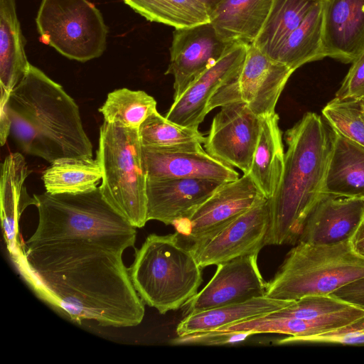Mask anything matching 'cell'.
<instances>
[{
    "label": "cell",
    "mask_w": 364,
    "mask_h": 364,
    "mask_svg": "<svg viewBox=\"0 0 364 364\" xmlns=\"http://www.w3.org/2000/svg\"><path fill=\"white\" fill-rule=\"evenodd\" d=\"M182 28L210 23V12L198 0H167Z\"/></svg>",
    "instance_id": "36"
},
{
    "label": "cell",
    "mask_w": 364,
    "mask_h": 364,
    "mask_svg": "<svg viewBox=\"0 0 364 364\" xmlns=\"http://www.w3.org/2000/svg\"><path fill=\"white\" fill-rule=\"evenodd\" d=\"M363 114H364V108H363Z\"/></svg>",
    "instance_id": "41"
},
{
    "label": "cell",
    "mask_w": 364,
    "mask_h": 364,
    "mask_svg": "<svg viewBox=\"0 0 364 364\" xmlns=\"http://www.w3.org/2000/svg\"><path fill=\"white\" fill-rule=\"evenodd\" d=\"M323 58V0H321L287 37L274 59L294 71L305 63Z\"/></svg>",
    "instance_id": "26"
},
{
    "label": "cell",
    "mask_w": 364,
    "mask_h": 364,
    "mask_svg": "<svg viewBox=\"0 0 364 364\" xmlns=\"http://www.w3.org/2000/svg\"><path fill=\"white\" fill-rule=\"evenodd\" d=\"M146 20L173 27L181 28L173 9L167 0H123Z\"/></svg>",
    "instance_id": "34"
},
{
    "label": "cell",
    "mask_w": 364,
    "mask_h": 364,
    "mask_svg": "<svg viewBox=\"0 0 364 364\" xmlns=\"http://www.w3.org/2000/svg\"><path fill=\"white\" fill-rule=\"evenodd\" d=\"M364 315V310L352 305L341 312L315 320L287 317H273L268 315L240 321L216 330L223 332H247L257 333H274L289 336L304 337L324 333Z\"/></svg>",
    "instance_id": "24"
},
{
    "label": "cell",
    "mask_w": 364,
    "mask_h": 364,
    "mask_svg": "<svg viewBox=\"0 0 364 364\" xmlns=\"http://www.w3.org/2000/svg\"><path fill=\"white\" fill-rule=\"evenodd\" d=\"M322 193L364 198V146L335 132Z\"/></svg>",
    "instance_id": "22"
},
{
    "label": "cell",
    "mask_w": 364,
    "mask_h": 364,
    "mask_svg": "<svg viewBox=\"0 0 364 364\" xmlns=\"http://www.w3.org/2000/svg\"><path fill=\"white\" fill-rule=\"evenodd\" d=\"M147 178H208L230 182L239 178L233 167L205 150H162L142 146Z\"/></svg>",
    "instance_id": "18"
},
{
    "label": "cell",
    "mask_w": 364,
    "mask_h": 364,
    "mask_svg": "<svg viewBox=\"0 0 364 364\" xmlns=\"http://www.w3.org/2000/svg\"><path fill=\"white\" fill-rule=\"evenodd\" d=\"M223 183L208 178H147V222L173 225L190 216Z\"/></svg>",
    "instance_id": "15"
},
{
    "label": "cell",
    "mask_w": 364,
    "mask_h": 364,
    "mask_svg": "<svg viewBox=\"0 0 364 364\" xmlns=\"http://www.w3.org/2000/svg\"><path fill=\"white\" fill-rule=\"evenodd\" d=\"M156 109L155 99L143 90L117 89L107 94L99 112L104 122L138 129Z\"/></svg>",
    "instance_id": "30"
},
{
    "label": "cell",
    "mask_w": 364,
    "mask_h": 364,
    "mask_svg": "<svg viewBox=\"0 0 364 364\" xmlns=\"http://www.w3.org/2000/svg\"><path fill=\"white\" fill-rule=\"evenodd\" d=\"M35 21L41 41L68 59L85 63L106 50L108 27L88 0H41Z\"/></svg>",
    "instance_id": "7"
},
{
    "label": "cell",
    "mask_w": 364,
    "mask_h": 364,
    "mask_svg": "<svg viewBox=\"0 0 364 364\" xmlns=\"http://www.w3.org/2000/svg\"><path fill=\"white\" fill-rule=\"evenodd\" d=\"M354 250L364 257V220L350 239Z\"/></svg>",
    "instance_id": "39"
},
{
    "label": "cell",
    "mask_w": 364,
    "mask_h": 364,
    "mask_svg": "<svg viewBox=\"0 0 364 364\" xmlns=\"http://www.w3.org/2000/svg\"><path fill=\"white\" fill-rule=\"evenodd\" d=\"M33 196L36 229L10 256L36 295L78 323L140 324L144 303L123 261L124 251L134 246L136 228L104 199L100 187Z\"/></svg>",
    "instance_id": "1"
},
{
    "label": "cell",
    "mask_w": 364,
    "mask_h": 364,
    "mask_svg": "<svg viewBox=\"0 0 364 364\" xmlns=\"http://www.w3.org/2000/svg\"><path fill=\"white\" fill-rule=\"evenodd\" d=\"M206 6L209 12L214 9L223 0H198Z\"/></svg>",
    "instance_id": "40"
},
{
    "label": "cell",
    "mask_w": 364,
    "mask_h": 364,
    "mask_svg": "<svg viewBox=\"0 0 364 364\" xmlns=\"http://www.w3.org/2000/svg\"><path fill=\"white\" fill-rule=\"evenodd\" d=\"M142 146L175 151L201 150L205 136L198 129L186 127L167 119L157 110L151 114L138 129Z\"/></svg>",
    "instance_id": "29"
},
{
    "label": "cell",
    "mask_w": 364,
    "mask_h": 364,
    "mask_svg": "<svg viewBox=\"0 0 364 364\" xmlns=\"http://www.w3.org/2000/svg\"><path fill=\"white\" fill-rule=\"evenodd\" d=\"M258 254L218 264L207 285L183 306L186 315L264 296L267 282L257 264Z\"/></svg>",
    "instance_id": "12"
},
{
    "label": "cell",
    "mask_w": 364,
    "mask_h": 364,
    "mask_svg": "<svg viewBox=\"0 0 364 364\" xmlns=\"http://www.w3.org/2000/svg\"><path fill=\"white\" fill-rule=\"evenodd\" d=\"M249 174L221 185L190 216L173 225L193 254L236 218L266 199Z\"/></svg>",
    "instance_id": "8"
},
{
    "label": "cell",
    "mask_w": 364,
    "mask_h": 364,
    "mask_svg": "<svg viewBox=\"0 0 364 364\" xmlns=\"http://www.w3.org/2000/svg\"><path fill=\"white\" fill-rule=\"evenodd\" d=\"M319 1L274 0L267 20L252 44L274 59L287 37Z\"/></svg>",
    "instance_id": "28"
},
{
    "label": "cell",
    "mask_w": 364,
    "mask_h": 364,
    "mask_svg": "<svg viewBox=\"0 0 364 364\" xmlns=\"http://www.w3.org/2000/svg\"><path fill=\"white\" fill-rule=\"evenodd\" d=\"M352 304L328 296H307L294 301L289 306L268 316L306 320L326 318L350 307Z\"/></svg>",
    "instance_id": "32"
},
{
    "label": "cell",
    "mask_w": 364,
    "mask_h": 364,
    "mask_svg": "<svg viewBox=\"0 0 364 364\" xmlns=\"http://www.w3.org/2000/svg\"><path fill=\"white\" fill-rule=\"evenodd\" d=\"M363 220L364 198L323 193L309 213L298 242L333 245L350 240Z\"/></svg>",
    "instance_id": "16"
},
{
    "label": "cell",
    "mask_w": 364,
    "mask_h": 364,
    "mask_svg": "<svg viewBox=\"0 0 364 364\" xmlns=\"http://www.w3.org/2000/svg\"><path fill=\"white\" fill-rule=\"evenodd\" d=\"M364 277V257L350 240L333 245L298 242L267 282L265 296L296 301L307 296H328Z\"/></svg>",
    "instance_id": "5"
},
{
    "label": "cell",
    "mask_w": 364,
    "mask_h": 364,
    "mask_svg": "<svg viewBox=\"0 0 364 364\" xmlns=\"http://www.w3.org/2000/svg\"><path fill=\"white\" fill-rule=\"evenodd\" d=\"M274 0H223L210 12V23L228 43L247 45L260 33Z\"/></svg>",
    "instance_id": "20"
},
{
    "label": "cell",
    "mask_w": 364,
    "mask_h": 364,
    "mask_svg": "<svg viewBox=\"0 0 364 364\" xmlns=\"http://www.w3.org/2000/svg\"><path fill=\"white\" fill-rule=\"evenodd\" d=\"M232 44L223 41L210 23L175 28L165 72V75L173 76V100L213 65Z\"/></svg>",
    "instance_id": "13"
},
{
    "label": "cell",
    "mask_w": 364,
    "mask_h": 364,
    "mask_svg": "<svg viewBox=\"0 0 364 364\" xmlns=\"http://www.w3.org/2000/svg\"><path fill=\"white\" fill-rule=\"evenodd\" d=\"M336 97L364 99V50L353 60Z\"/></svg>",
    "instance_id": "37"
},
{
    "label": "cell",
    "mask_w": 364,
    "mask_h": 364,
    "mask_svg": "<svg viewBox=\"0 0 364 364\" xmlns=\"http://www.w3.org/2000/svg\"><path fill=\"white\" fill-rule=\"evenodd\" d=\"M6 107L11 134L23 153L50 164L61 158L92 157L78 105L37 67L30 65Z\"/></svg>",
    "instance_id": "2"
},
{
    "label": "cell",
    "mask_w": 364,
    "mask_h": 364,
    "mask_svg": "<svg viewBox=\"0 0 364 364\" xmlns=\"http://www.w3.org/2000/svg\"><path fill=\"white\" fill-rule=\"evenodd\" d=\"M294 70L262 52L247 46L245 59L237 78L221 93L223 105L241 100L259 117L275 113L279 96Z\"/></svg>",
    "instance_id": "10"
},
{
    "label": "cell",
    "mask_w": 364,
    "mask_h": 364,
    "mask_svg": "<svg viewBox=\"0 0 364 364\" xmlns=\"http://www.w3.org/2000/svg\"><path fill=\"white\" fill-rule=\"evenodd\" d=\"M269 225L266 198L243 213L194 255L201 268L258 254L265 246Z\"/></svg>",
    "instance_id": "14"
},
{
    "label": "cell",
    "mask_w": 364,
    "mask_h": 364,
    "mask_svg": "<svg viewBox=\"0 0 364 364\" xmlns=\"http://www.w3.org/2000/svg\"><path fill=\"white\" fill-rule=\"evenodd\" d=\"M102 170L92 157L61 158L42 174L46 191L51 194L80 193L92 191L102 181Z\"/></svg>",
    "instance_id": "27"
},
{
    "label": "cell",
    "mask_w": 364,
    "mask_h": 364,
    "mask_svg": "<svg viewBox=\"0 0 364 364\" xmlns=\"http://www.w3.org/2000/svg\"><path fill=\"white\" fill-rule=\"evenodd\" d=\"M323 48L344 63L364 50V0H323Z\"/></svg>",
    "instance_id": "17"
},
{
    "label": "cell",
    "mask_w": 364,
    "mask_h": 364,
    "mask_svg": "<svg viewBox=\"0 0 364 364\" xmlns=\"http://www.w3.org/2000/svg\"><path fill=\"white\" fill-rule=\"evenodd\" d=\"M247 44L232 43L221 58L192 82L173 100L165 117L172 122L198 129L211 110V101L221 88L235 80L243 65Z\"/></svg>",
    "instance_id": "11"
},
{
    "label": "cell",
    "mask_w": 364,
    "mask_h": 364,
    "mask_svg": "<svg viewBox=\"0 0 364 364\" xmlns=\"http://www.w3.org/2000/svg\"><path fill=\"white\" fill-rule=\"evenodd\" d=\"M129 271L144 304L162 314L183 307L203 282L201 267L177 232L149 235L136 249Z\"/></svg>",
    "instance_id": "4"
},
{
    "label": "cell",
    "mask_w": 364,
    "mask_h": 364,
    "mask_svg": "<svg viewBox=\"0 0 364 364\" xmlns=\"http://www.w3.org/2000/svg\"><path fill=\"white\" fill-rule=\"evenodd\" d=\"M364 99L335 97L322 109L333 130L364 146Z\"/></svg>",
    "instance_id": "31"
},
{
    "label": "cell",
    "mask_w": 364,
    "mask_h": 364,
    "mask_svg": "<svg viewBox=\"0 0 364 364\" xmlns=\"http://www.w3.org/2000/svg\"><path fill=\"white\" fill-rule=\"evenodd\" d=\"M262 117L253 113L241 100L221 107L205 137V151L248 174L262 129Z\"/></svg>",
    "instance_id": "9"
},
{
    "label": "cell",
    "mask_w": 364,
    "mask_h": 364,
    "mask_svg": "<svg viewBox=\"0 0 364 364\" xmlns=\"http://www.w3.org/2000/svg\"><path fill=\"white\" fill-rule=\"evenodd\" d=\"M279 343L364 346V315L324 333L304 337L288 336Z\"/></svg>",
    "instance_id": "33"
},
{
    "label": "cell",
    "mask_w": 364,
    "mask_h": 364,
    "mask_svg": "<svg viewBox=\"0 0 364 364\" xmlns=\"http://www.w3.org/2000/svg\"><path fill=\"white\" fill-rule=\"evenodd\" d=\"M30 65L16 0H0V101L9 100Z\"/></svg>",
    "instance_id": "21"
},
{
    "label": "cell",
    "mask_w": 364,
    "mask_h": 364,
    "mask_svg": "<svg viewBox=\"0 0 364 364\" xmlns=\"http://www.w3.org/2000/svg\"><path fill=\"white\" fill-rule=\"evenodd\" d=\"M331 295L364 310V277L342 287Z\"/></svg>",
    "instance_id": "38"
},
{
    "label": "cell",
    "mask_w": 364,
    "mask_h": 364,
    "mask_svg": "<svg viewBox=\"0 0 364 364\" xmlns=\"http://www.w3.org/2000/svg\"><path fill=\"white\" fill-rule=\"evenodd\" d=\"M96 159L104 199L131 225L143 228L147 222V174L138 129L104 122Z\"/></svg>",
    "instance_id": "6"
},
{
    "label": "cell",
    "mask_w": 364,
    "mask_h": 364,
    "mask_svg": "<svg viewBox=\"0 0 364 364\" xmlns=\"http://www.w3.org/2000/svg\"><path fill=\"white\" fill-rule=\"evenodd\" d=\"M31 172L25 158L19 152L10 153L1 164V218L10 255L16 253L21 244L18 237L21 213L27 206L36 203L34 196H29L25 186V181Z\"/></svg>",
    "instance_id": "19"
},
{
    "label": "cell",
    "mask_w": 364,
    "mask_h": 364,
    "mask_svg": "<svg viewBox=\"0 0 364 364\" xmlns=\"http://www.w3.org/2000/svg\"><path fill=\"white\" fill-rule=\"evenodd\" d=\"M252 336L247 332H223L217 330L194 333L177 336L172 341L175 345L218 346L240 342Z\"/></svg>",
    "instance_id": "35"
},
{
    "label": "cell",
    "mask_w": 364,
    "mask_h": 364,
    "mask_svg": "<svg viewBox=\"0 0 364 364\" xmlns=\"http://www.w3.org/2000/svg\"><path fill=\"white\" fill-rule=\"evenodd\" d=\"M284 152L279 116L262 117V129L249 175L264 196L271 198L280 181Z\"/></svg>",
    "instance_id": "25"
},
{
    "label": "cell",
    "mask_w": 364,
    "mask_h": 364,
    "mask_svg": "<svg viewBox=\"0 0 364 364\" xmlns=\"http://www.w3.org/2000/svg\"><path fill=\"white\" fill-rule=\"evenodd\" d=\"M292 301L266 296L186 315L178 324V336L216 330L234 323L267 316L291 304Z\"/></svg>",
    "instance_id": "23"
},
{
    "label": "cell",
    "mask_w": 364,
    "mask_h": 364,
    "mask_svg": "<svg viewBox=\"0 0 364 364\" xmlns=\"http://www.w3.org/2000/svg\"><path fill=\"white\" fill-rule=\"evenodd\" d=\"M334 137L325 119L313 112L286 131L287 150L279 186L269 199L265 245L297 244L309 213L323 194Z\"/></svg>",
    "instance_id": "3"
}]
</instances>
